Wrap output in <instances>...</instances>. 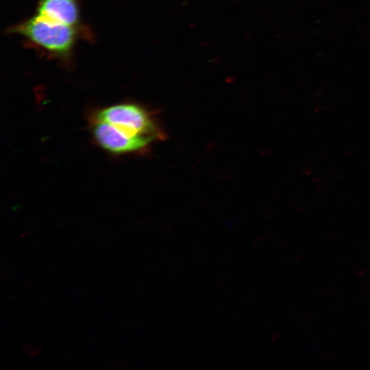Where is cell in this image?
Returning <instances> with one entry per match:
<instances>
[{
  "mask_svg": "<svg viewBox=\"0 0 370 370\" xmlns=\"http://www.w3.org/2000/svg\"><path fill=\"white\" fill-rule=\"evenodd\" d=\"M33 46L55 58H66L80 36L79 26H71L36 14L12 29Z\"/></svg>",
  "mask_w": 370,
  "mask_h": 370,
  "instance_id": "6da1fadb",
  "label": "cell"
},
{
  "mask_svg": "<svg viewBox=\"0 0 370 370\" xmlns=\"http://www.w3.org/2000/svg\"><path fill=\"white\" fill-rule=\"evenodd\" d=\"M90 118L108 123L151 143L164 138V133L153 114L134 103L123 102L103 108L95 111Z\"/></svg>",
  "mask_w": 370,
  "mask_h": 370,
  "instance_id": "7a4b0ae2",
  "label": "cell"
},
{
  "mask_svg": "<svg viewBox=\"0 0 370 370\" xmlns=\"http://www.w3.org/2000/svg\"><path fill=\"white\" fill-rule=\"evenodd\" d=\"M90 130L96 143L104 150L114 154H127L143 151L151 143L117 128L90 118Z\"/></svg>",
  "mask_w": 370,
  "mask_h": 370,
  "instance_id": "3957f363",
  "label": "cell"
},
{
  "mask_svg": "<svg viewBox=\"0 0 370 370\" xmlns=\"http://www.w3.org/2000/svg\"><path fill=\"white\" fill-rule=\"evenodd\" d=\"M36 14L56 22L79 26L80 14L77 0H38Z\"/></svg>",
  "mask_w": 370,
  "mask_h": 370,
  "instance_id": "277c9868",
  "label": "cell"
}]
</instances>
